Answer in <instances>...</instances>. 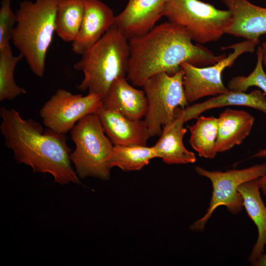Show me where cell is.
<instances>
[{
  "label": "cell",
  "mask_w": 266,
  "mask_h": 266,
  "mask_svg": "<svg viewBox=\"0 0 266 266\" xmlns=\"http://www.w3.org/2000/svg\"><path fill=\"white\" fill-rule=\"evenodd\" d=\"M82 55L74 68L83 72L84 78L76 86L105 99L112 83L126 77L130 56L128 39L113 25Z\"/></svg>",
  "instance_id": "obj_3"
},
{
  "label": "cell",
  "mask_w": 266,
  "mask_h": 266,
  "mask_svg": "<svg viewBox=\"0 0 266 266\" xmlns=\"http://www.w3.org/2000/svg\"><path fill=\"white\" fill-rule=\"evenodd\" d=\"M195 170L200 175L209 179L212 186V196L206 213L190 227L192 231H200L204 229L206 223L218 207L225 206L234 214L242 210L243 201L238 191L239 186L266 174V164L256 165L240 169H229L224 172L210 171L200 166H196Z\"/></svg>",
  "instance_id": "obj_8"
},
{
  "label": "cell",
  "mask_w": 266,
  "mask_h": 266,
  "mask_svg": "<svg viewBox=\"0 0 266 266\" xmlns=\"http://www.w3.org/2000/svg\"><path fill=\"white\" fill-rule=\"evenodd\" d=\"M96 114L114 145H146L150 136L144 120L131 119L117 110L102 105Z\"/></svg>",
  "instance_id": "obj_14"
},
{
  "label": "cell",
  "mask_w": 266,
  "mask_h": 266,
  "mask_svg": "<svg viewBox=\"0 0 266 266\" xmlns=\"http://www.w3.org/2000/svg\"><path fill=\"white\" fill-rule=\"evenodd\" d=\"M102 103L97 94L88 93L83 96L61 89L44 104L40 115L45 127L65 134L84 117L96 114Z\"/></svg>",
  "instance_id": "obj_10"
},
{
  "label": "cell",
  "mask_w": 266,
  "mask_h": 266,
  "mask_svg": "<svg viewBox=\"0 0 266 266\" xmlns=\"http://www.w3.org/2000/svg\"><path fill=\"white\" fill-rule=\"evenodd\" d=\"M259 41L245 40L225 47L221 50L233 49V51L216 63L199 67L188 63L181 65L183 71V85L187 101L192 103L206 96H215L227 92L222 74L227 67L232 66L241 55L254 52Z\"/></svg>",
  "instance_id": "obj_9"
},
{
  "label": "cell",
  "mask_w": 266,
  "mask_h": 266,
  "mask_svg": "<svg viewBox=\"0 0 266 266\" xmlns=\"http://www.w3.org/2000/svg\"><path fill=\"white\" fill-rule=\"evenodd\" d=\"M21 54L14 56L11 48L0 51V101L12 100L26 94V91L18 86L14 80V72L18 63L23 58Z\"/></svg>",
  "instance_id": "obj_23"
},
{
  "label": "cell",
  "mask_w": 266,
  "mask_h": 266,
  "mask_svg": "<svg viewBox=\"0 0 266 266\" xmlns=\"http://www.w3.org/2000/svg\"><path fill=\"white\" fill-rule=\"evenodd\" d=\"M113 10L100 0H86L85 11L79 30L72 42L71 50L82 55L114 25Z\"/></svg>",
  "instance_id": "obj_12"
},
{
  "label": "cell",
  "mask_w": 266,
  "mask_h": 266,
  "mask_svg": "<svg viewBox=\"0 0 266 266\" xmlns=\"http://www.w3.org/2000/svg\"><path fill=\"white\" fill-rule=\"evenodd\" d=\"M184 29L168 21L129 39L127 80L133 86L142 87L156 74H175L181 69L182 63L206 66L226 57V54L216 55L202 44H194Z\"/></svg>",
  "instance_id": "obj_1"
},
{
  "label": "cell",
  "mask_w": 266,
  "mask_h": 266,
  "mask_svg": "<svg viewBox=\"0 0 266 266\" xmlns=\"http://www.w3.org/2000/svg\"><path fill=\"white\" fill-rule=\"evenodd\" d=\"M126 77H119L111 85L102 106L117 110L133 120H141L148 109V101L143 90L130 84Z\"/></svg>",
  "instance_id": "obj_16"
},
{
  "label": "cell",
  "mask_w": 266,
  "mask_h": 266,
  "mask_svg": "<svg viewBox=\"0 0 266 266\" xmlns=\"http://www.w3.org/2000/svg\"><path fill=\"white\" fill-rule=\"evenodd\" d=\"M162 14L200 44L221 38L226 34L232 17L228 9H219L200 0H166Z\"/></svg>",
  "instance_id": "obj_6"
},
{
  "label": "cell",
  "mask_w": 266,
  "mask_h": 266,
  "mask_svg": "<svg viewBox=\"0 0 266 266\" xmlns=\"http://www.w3.org/2000/svg\"><path fill=\"white\" fill-rule=\"evenodd\" d=\"M57 0H24L16 12L11 41L32 72L42 77L47 50L55 32Z\"/></svg>",
  "instance_id": "obj_4"
},
{
  "label": "cell",
  "mask_w": 266,
  "mask_h": 266,
  "mask_svg": "<svg viewBox=\"0 0 266 266\" xmlns=\"http://www.w3.org/2000/svg\"><path fill=\"white\" fill-rule=\"evenodd\" d=\"M227 106L249 107L266 115V95L260 90L248 93L229 90L204 101L187 106L183 109L185 122L197 119L207 110Z\"/></svg>",
  "instance_id": "obj_18"
},
{
  "label": "cell",
  "mask_w": 266,
  "mask_h": 266,
  "mask_svg": "<svg viewBox=\"0 0 266 266\" xmlns=\"http://www.w3.org/2000/svg\"><path fill=\"white\" fill-rule=\"evenodd\" d=\"M189 129L191 133L189 142L199 156L206 159L215 158L218 153V118L200 115Z\"/></svg>",
  "instance_id": "obj_21"
},
{
  "label": "cell",
  "mask_w": 266,
  "mask_h": 266,
  "mask_svg": "<svg viewBox=\"0 0 266 266\" xmlns=\"http://www.w3.org/2000/svg\"><path fill=\"white\" fill-rule=\"evenodd\" d=\"M157 158L153 147L131 144L114 145L111 156V168L117 167L125 171H137Z\"/></svg>",
  "instance_id": "obj_22"
},
{
  "label": "cell",
  "mask_w": 266,
  "mask_h": 266,
  "mask_svg": "<svg viewBox=\"0 0 266 266\" xmlns=\"http://www.w3.org/2000/svg\"><path fill=\"white\" fill-rule=\"evenodd\" d=\"M251 265L255 266H266V253H263Z\"/></svg>",
  "instance_id": "obj_27"
},
{
  "label": "cell",
  "mask_w": 266,
  "mask_h": 266,
  "mask_svg": "<svg viewBox=\"0 0 266 266\" xmlns=\"http://www.w3.org/2000/svg\"><path fill=\"white\" fill-rule=\"evenodd\" d=\"M218 118L216 149L218 153L227 151L240 145L250 134L255 118L243 110L227 108Z\"/></svg>",
  "instance_id": "obj_17"
},
{
  "label": "cell",
  "mask_w": 266,
  "mask_h": 266,
  "mask_svg": "<svg viewBox=\"0 0 266 266\" xmlns=\"http://www.w3.org/2000/svg\"><path fill=\"white\" fill-rule=\"evenodd\" d=\"M220 0L232 16L225 33L252 41H259L260 36L266 34V7L249 0Z\"/></svg>",
  "instance_id": "obj_13"
},
{
  "label": "cell",
  "mask_w": 266,
  "mask_h": 266,
  "mask_svg": "<svg viewBox=\"0 0 266 266\" xmlns=\"http://www.w3.org/2000/svg\"><path fill=\"white\" fill-rule=\"evenodd\" d=\"M183 74L182 68L173 75L161 72L143 84L148 101L144 121L150 137L160 135L163 127L175 118L176 109H185L189 104L184 94Z\"/></svg>",
  "instance_id": "obj_7"
},
{
  "label": "cell",
  "mask_w": 266,
  "mask_h": 266,
  "mask_svg": "<svg viewBox=\"0 0 266 266\" xmlns=\"http://www.w3.org/2000/svg\"><path fill=\"white\" fill-rule=\"evenodd\" d=\"M250 158H264L266 159V148L255 153L250 157Z\"/></svg>",
  "instance_id": "obj_28"
},
{
  "label": "cell",
  "mask_w": 266,
  "mask_h": 266,
  "mask_svg": "<svg viewBox=\"0 0 266 266\" xmlns=\"http://www.w3.org/2000/svg\"><path fill=\"white\" fill-rule=\"evenodd\" d=\"M256 64L253 70L247 76H236L227 84L229 90L245 92L250 87L256 86L266 95V72L263 63V52L261 46L257 48Z\"/></svg>",
  "instance_id": "obj_24"
},
{
  "label": "cell",
  "mask_w": 266,
  "mask_h": 266,
  "mask_svg": "<svg viewBox=\"0 0 266 266\" xmlns=\"http://www.w3.org/2000/svg\"><path fill=\"white\" fill-rule=\"evenodd\" d=\"M260 189L266 196V174L257 179Z\"/></svg>",
  "instance_id": "obj_26"
},
{
  "label": "cell",
  "mask_w": 266,
  "mask_h": 266,
  "mask_svg": "<svg viewBox=\"0 0 266 266\" xmlns=\"http://www.w3.org/2000/svg\"><path fill=\"white\" fill-rule=\"evenodd\" d=\"M70 133L75 148L70 159L78 177L109 180L114 145L106 135L97 115L85 116L76 123Z\"/></svg>",
  "instance_id": "obj_5"
},
{
  "label": "cell",
  "mask_w": 266,
  "mask_h": 266,
  "mask_svg": "<svg viewBox=\"0 0 266 266\" xmlns=\"http://www.w3.org/2000/svg\"><path fill=\"white\" fill-rule=\"evenodd\" d=\"M86 0H57L55 33L64 42L75 39L83 18Z\"/></svg>",
  "instance_id": "obj_20"
},
{
  "label": "cell",
  "mask_w": 266,
  "mask_h": 266,
  "mask_svg": "<svg viewBox=\"0 0 266 266\" xmlns=\"http://www.w3.org/2000/svg\"><path fill=\"white\" fill-rule=\"evenodd\" d=\"M11 0H2L0 8V51L11 47L13 30L17 17L11 7Z\"/></svg>",
  "instance_id": "obj_25"
},
{
  "label": "cell",
  "mask_w": 266,
  "mask_h": 266,
  "mask_svg": "<svg viewBox=\"0 0 266 266\" xmlns=\"http://www.w3.org/2000/svg\"><path fill=\"white\" fill-rule=\"evenodd\" d=\"M184 109L177 108L173 120L163 127L160 137L153 146L157 158L167 164H187L196 161L195 154L188 150L183 143L187 133Z\"/></svg>",
  "instance_id": "obj_15"
},
{
  "label": "cell",
  "mask_w": 266,
  "mask_h": 266,
  "mask_svg": "<svg viewBox=\"0 0 266 266\" xmlns=\"http://www.w3.org/2000/svg\"><path fill=\"white\" fill-rule=\"evenodd\" d=\"M0 116L1 133L17 163L31 166L33 172L50 174L61 185H80L71 166L65 134L49 128L44 130L39 123L24 119L14 109L2 106Z\"/></svg>",
  "instance_id": "obj_2"
},
{
  "label": "cell",
  "mask_w": 266,
  "mask_h": 266,
  "mask_svg": "<svg viewBox=\"0 0 266 266\" xmlns=\"http://www.w3.org/2000/svg\"><path fill=\"white\" fill-rule=\"evenodd\" d=\"M257 179L240 185L238 191L241 195L243 207L256 226L258 235L248 260L251 264L264 252L266 246V206L264 203Z\"/></svg>",
  "instance_id": "obj_19"
},
{
  "label": "cell",
  "mask_w": 266,
  "mask_h": 266,
  "mask_svg": "<svg viewBox=\"0 0 266 266\" xmlns=\"http://www.w3.org/2000/svg\"><path fill=\"white\" fill-rule=\"evenodd\" d=\"M263 52V63L266 72V41L263 42L261 46Z\"/></svg>",
  "instance_id": "obj_29"
},
{
  "label": "cell",
  "mask_w": 266,
  "mask_h": 266,
  "mask_svg": "<svg viewBox=\"0 0 266 266\" xmlns=\"http://www.w3.org/2000/svg\"><path fill=\"white\" fill-rule=\"evenodd\" d=\"M166 0H128L125 8L115 16L114 25L129 39L151 30L163 17Z\"/></svg>",
  "instance_id": "obj_11"
}]
</instances>
